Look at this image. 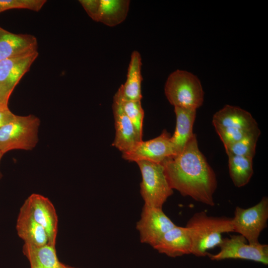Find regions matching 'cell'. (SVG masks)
Here are the masks:
<instances>
[{"label":"cell","instance_id":"cell-1","mask_svg":"<svg viewBox=\"0 0 268 268\" xmlns=\"http://www.w3.org/2000/svg\"><path fill=\"white\" fill-rule=\"evenodd\" d=\"M171 188L184 197L213 206L217 186L214 171L199 149L196 134L179 154L162 163Z\"/></svg>","mask_w":268,"mask_h":268},{"label":"cell","instance_id":"cell-2","mask_svg":"<svg viewBox=\"0 0 268 268\" xmlns=\"http://www.w3.org/2000/svg\"><path fill=\"white\" fill-rule=\"evenodd\" d=\"M192 241V254L203 257L220 244L224 233L233 232L232 218L209 216L203 211L194 213L185 226Z\"/></svg>","mask_w":268,"mask_h":268},{"label":"cell","instance_id":"cell-3","mask_svg":"<svg viewBox=\"0 0 268 268\" xmlns=\"http://www.w3.org/2000/svg\"><path fill=\"white\" fill-rule=\"evenodd\" d=\"M165 96L174 107L196 110L203 102L204 92L199 78L188 71L177 69L168 77Z\"/></svg>","mask_w":268,"mask_h":268},{"label":"cell","instance_id":"cell-4","mask_svg":"<svg viewBox=\"0 0 268 268\" xmlns=\"http://www.w3.org/2000/svg\"><path fill=\"white\" fill-rule=\"evenodd\" d=\"M212 122L224 148L259 128L250 113L230 105H225L216 112Z\"/></svg>","mask_w":268,"mask_h":268},{"label":"cell","instance_id":"cell-5","mask_svg":"<svg viewBox=\"0 0 268 268\" xmlns=\"http://www.w3.org/2000/svg\"><path fill=\"white\" fill-rule=\"evenodd\" d=\"M40 125L33 115H15L0 128V151L4 154L13 149L32 150L38 142Z\"/></svg>","mask_w":268,"mask_h":268},{"label":"cell","instance_id":"cell-6","mask_svg":"<svg viewBox=\"0 0 268 268\" xmlns=\"http://www.w3.org/2000/svg\"><path fill=\"white\" fill-rule=\"evenodd\" d=\"M136 163L141 172L140 192L144 204L162 208L168 198L173 193L163 164L146 161Z\"/></svg>","mask_w":268,"mask_h":268},{"label":"cell","instance_id":"cell-7","mask_svg":"<svg viewBox=\"0 0 268 268\" xmlns=\"http://www.w3.org/2000/svg\"><path fill=\"white\" fill-rule=\"evenodd\" d=\"M268 219V198L264 197L251 207H236L232 218L233 232L243 236L249 244H257L261 232L267 227Z\"/></svg>","mask_w":268,"mask_h":268},{"label":"cell","instance_id":"cell-8","mask_svg":"<svg viewBox=\"0 0 268 268\" xmlns=\"http://www.w3.org/2000/svg\"><path fill=\"white\" fill-rule=\"evenodd\" d=\"M220 251L216 254L208 256L213 261L225 259H243L268 264V245L258 243L249 244L242 235H231L229 237L222 238L218 246Z\"/></svg>","mask_w":268,"mask_h":268},{"label":"cell","instance_id":"cell-9","mask_svg":"<svg viewBox=\"0 0 268 268\" xmlns=\"http://www.w3.org/2000/svg\"><path fill=\"white\" fill-rule=\"evenodd\" d=\"M171 136L164 130L155 138L138 142L131 149L122 152V157L131 162L146 161L162 164L168 158L175 155Z\"/></svg>","mask_w":268,"mask_h":268},{"label":"cell","instance_id":"cell-10","mask_svg":"<svg viewBox=\"0 0 268 268\" xmlns=\"http://www.w3.org/2000/svg\"><path fill=\"white\" fill-rule=\"evenodd\" d=\"M176 225L162 208L144 204L136 228L139 233L140 242L153 248L163 236Z\"/></svg>","mask_w":268,"mask_h":268},{"label":"cell","instance_id":"cell-11","mask_svg":"<svg viewBox=\"0 0 268 268\" xmlns=\"http://www.w3.org/2000/svg\"><path fill=\"white\" fill-rule=\"evenodd\" d=\"M22 207L46 231L49 243L56 245L58 229V218L51 201L38 194L31 195Z\"/></svg>","mask_w":268,"mask_h":268},{"label":"cell","instance_id":"cell-12","mask_svg":"<svg viewBox=\"0 0 268 268\" xmlns=\"http://www.w3.org/2000/svg\"><path fill=\"white\" fill-rule=\"evenodd\" d=\"M38 51L0 61V85L11 94L38 56Z\"/></svg>","mask_w":268,"mask_h":268},{"label":"cell","instance_id":"cell-13","mask_svg":"<svg viewBox=\"0 0 268 268\" xmlns=\"http://www.w3.org/2000/svg\"><path fill=\"white\" fill-rule=\"evenodd\" d=\"M112 108L116 132L112 145L122 152H126L142 140L139 139L134 126L124 112L115 95Z\"/></svg>","mask_w":268,"mask_h":268},{"label":"cell","instance_id":"cell-14","mask_svg":"<svg viewBox=\"0 0 268 268\" xmlns=\"http://www.w3.org/2000/svg\"><path fill=\"white\" fill-rule=\"evenodd\" d=\"M153 248L172 258L192 254V241L188 229L185 226L176 225L163 236Z\"/></svg>","mask_w":268,"mask_h":268},{"label":"cell","instance_id":"cell-15","mask_svg":"<svg viewBox=\"0 0 268 268\" xmlns=\"http://www.w3.org/2000/svg\"><path fill=\"white\" fill-rule=\"evenodd\" d=\"M37 49V40L34 36L12 33L0 27V61Z\"/></svg>","mask_w":268,"mask_h":268},{"label":"cell","instance_id":"cell-16","mask_svg":"<svg viewBox=\"0 0 268 268\" xmlns=\"http://www.w3.org/2000/svg\"><path fill=\"white\" fill-rule=\"evenodd\" d=\"M16 230L24 244L42 246L49 243L48 236L44 228L22 206L17 217Z\"/></svg>","mask_w":268,"mask_h":268},{"label":"cell","instance_id":"cell-17","mask_svg":"<svg viewBox=\"0 0 268 268\" xmlns=\"http://www.w3.org/2000/svg\"><path fill=\"white\" fill-rule=\"evenodd\" d=\"M176 125L171 136L175 155L180 153L195 134L193 132L196 110L174 107Z\"/></svg>","mask_w":268,"mask_h":268},{"label":"cell","instance_id":"cell-18","mask_svg":"<svg viewBox=\"0 0 268 268\" xmlns=\"http://www.w3.org/2000/svg\"><path fill=\"white\" fill-rule=\"evenodd\" d=\"M141 58L139 53L134 51L131 55L125 83L118 89L122 98L127 100L141 101Z\"/></svg>","mask_w":268,"mask_h":268},{"label":"cell","instance_id":"cell-19","mask_svg":"<svg viewBox=\"0 0 268 268\" xmlns=\"http://www.w3.org/2000/svg\"><path fill=\"white\" fill-rule=\"evenodd\" d=\"M55 246L50 243L42 246L24 244L22 252L30 268H61L63 263L58 259Z\"/></svg>","mask_w":268,"mask_h":268},{"label":"cell","instance_id":"cell-20","mask_svg":"<svg viewBox=\"0 0 268 268\" xmlns=\"http://www.w3.org/2000/svg\"><path fill=\"white\" fill-rule=\"evenodd\" d=\"M129 0H100L97 22L113 27L123 22L129 9Z\"/></svg>","mask_w":268,"mask_h":268},{"label":"cell","instance_id":"cell-21","mask_svg":"<svg viewBox=\"0 0 268 268\" xmlns=\"http://www.w3.org/2000/svg\"><path fill=\"white\" fill-rule=\"evenodd\" d=\"M228 157L229 175L234 185L238 188L246 185L253 174V158L232 155Z\"/></svg>","mask_w":268,"mask_h":268},{"label":"cell","instance_id":"cell-22","mask_svg":"<svg viewBox=\"0 0 268 268\" xmlns=\"http://www.w3.org/2000/svg\"><path fill=\"white\" fill-rule=\"evenodd\" d=\"M261 131L259 128L245 135L238 141L225 147L227 155H237L253 158Z\"/></svg>","mask_w":268,"mask_h":268},{"label":"cell","instance_id":"cell-23","mask_svg":"<svg viewBox=\"0 0 268 268\" xmlns=\"http://www.w3.org/2000/svg\"><path fill=\"white\" fill-rule=\"evenodd\" d=\"M115 96L118 99L124 112L134 126L139 139L142 140L144 111L141 101L124 99L119 90Z\"/></svg>","mask_w":268,"mask_h":268},{"label":"cell","instance_id":"cell-24","mask_svg":"<svg viewBox=\"0 0 268 268\" xmlns=\"http://www.w3.org/2000/svg\"><path fill=\"white\" fill-rule=\"evenodd\" d=\"M46 1L45 0H0V12L13 8L38 11Z\"/></svg>","mask_w":268,"mask_h":268},{"label":"cell","instance_id":"cell-25","mask_svg":"<svg viewBox=\"0 0 268 268\" xmlns=\"http://www.w3.org/2000/svg\"><path fill=\"white\" fill-rule=\"evenodd\" d=\"M79 2L88 15L93 20L97 22L100 0H80Z\"/></svg>","mask_w":268,"mask_h":268},{"label":"cell","instance_id":"cell-26","mask_svg":"<svg viewBox=\"0 0 268 268\" xmlns=\"http://www.w3.org/2000/svg\"><path fill=\"white\" fill-rule=\"evenodd\" d=\"M7 107L0 108V128L15 116Z\"/></svg>","mask_w":268,"mask_h":268},{"label":"cell","instance_id":"cell-27","mask_svg":"<svg viewBox=\"0 0 268 268\" xmlns=\"http://www.w3.org/2000/svg\"><path fill=\"white\" fill-rule=\"evenodd\" d=\"M11 94L0 85V108L7 107L8 101Z\"/></svg>","mask_w":268,"mask_h":268},{"label":"cell","instance_id":"cell-28","mask_svg":"<svg viewBox=\"0 0 268 268\" xmlns=\"http://www.w3.org/2000/svg\"><path fill=\"white\" fill-rule=\"evenodd\" d=\"M61 268H75V267H71V266H67V265H65L64 264H63V265H62Z\"/></svg>","mask_w":268,"mask_h":268},{"label":"cell","instance_id":"cell-29","mask_svg":"<svg viewBox=\"0 0 268 268\" xmlns=\"http://www.w3.org/2000/svg\"><path fill=\"white\" fill-rule=\"evenodd\" d=\"M4 154L0 151V160L3 156ZM0 177H1V174H0Z\"/></svg>","mask_w":268,"mask_h":268}]
</instances>
